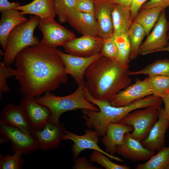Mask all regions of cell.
<instances>
[{"label":"cell","mask_w":169,"mask_h":169,"mask_svg":"<svg viewBox=\"0 0 169 169\" xmlns=\"http://www.w3.org/2000/svg\"><path fill=\"white\" fill-rule=\"evenodd\" d=\"M129 76L139 74L162 75L169 77V59H156L141 70L131 71H129Z\"/></svg>","instance_id":"484cf974"},{"label":"cell","mask_w":169,"mask_h":169,"mask_svg":"<svg viewBox=\"0 0 169 169\" xmlns=\"http://www.w3.org/2000/svg\"><path fill=\"white\" fill-rule=\"evenodd\" d=\"M157 120L151 129L147 137L141 142L143 146L148 150L154 152L159 151L165 144V134L169 127V121L164 108L158 109Z\"/></svg>","instance_id":"e0dca14e"},{"label":"cell","mask_w":169,"mask_h":169,"mask_svg":"<svg viewBox=\"0 0 169 169\" xmlns=\"http://www.w3.org/2000/svg\"><path fill=\"white\" fill-rule=\"evenodd\" d=\"M166 169H169V164L166 167Z\"/></svg>","instance_id":"bcb514c9"},{"label":"cell","mask_w":169,"mask_h":169,"mask_svg":"<svg viewBox=\"0 0 169 169\" xmlns=\"http://www.w3.org/2000/svg\"><path fill=\"white\" fill-rule=\"evenodd\" d=\"M43 34L40 43L50 48L63 46L75 37L74 33L63 27L54 19L39 18L38 25Z\"/></svg>","instance_id":"52a82bcc"},{"label":"cell","mask_w":169,"mask_h":169,"mask_svg":"<svg viewBox=\"0 0 169 169\" xmlns=\"http://www.w3.org/2000/svg\"><path fill=\"white\" fill-rule=\"evenodd\" d=\"M146 78L152 95L162 98L169 90V77L150 75Z\"/></svg>","instance_id":"f546056e"},{"label":"cell","mask_w":169,"mask_h":169,"mask_svg":"<svg viewBox=\"0 0 169 169\" xmlns=\"http://www.w3.org/2000/svg\"><path fill=\"white\" fill-rule=\"evenodd\" d=\"M110 0H97V1H100V2H104L107 3Z\"/></svg>","instance_id":"f6af8a7d"},{"label":"cell","mask_w":169,"mask_h":169,"mask_svg":"<svg viewBox=\"0 0 169 169\" xmlns=\"http://www.w3.org/2000/svg\"><path fill=\"white\" fill-rule=\"evenodd\" d=\"M128 34L129 37L131 51L130 59H136L139 55L140 47L145 36L146 35L145 30L140 24L133 21L131 26Z\"/></svg>","instance_id":"4316f807"},{"label":"cell","mask_w":169,"mask_h":169,"mask_svg":"<svg viewBox=\"0 0 169 169\" xmlns=\"http://www.w3.org/2000/svg\"><path fill=\"white\" fill-rule=\"evenodd\" d=\"M0 122L15 126L28 134L33 131L25 112L19 105L9 103L4 106L0 112Z\"/></svg>","instance_id":"ac0fdd59"},{"label":"cell","mask_w":169,"mask_h":169,"mask_svg":"<svg viewBox=\"0 0 169 169\" xmlns=\"http://www.w3.org/2000/svg\"><path fill=\"white\" fill-rule=\"evenodd\" d=\"M169 6L163 5L146 9L141 8L133 21L142 26L148 36L162 11Z\"/></svg>","instance_id":"d4e9b609"},{"label":"cell","mask_w":169,"mask_h":169,"mask_svg":"<svg viewBox=\"0 0 169 169\" xmlns=\"http://www.w3.org/2000/svg\"><path fill=\"white\" fill-rule=\"evenodd\" d=\"M133 129L132 126L120 122L108 124L105 134L101 140L106 152L114 156L116 153V146L121 145L123 142L125 134L132 131Z\"/></svg>","instance_id":"d6986e66"},{"label":"cell","mask_w":169,"mask_h":169,"mask_svg":"<svg viewBox=\"0 0 169 169\" xmlns=\"http://www.w3.org/2000/svg\"><path fill=\"white\" fill-rule=\"evenodd\" d=\"M21 6L18 2L10 3L8 0H0V11L14 9L15 8Z\"/></svg>","instance_id":"ab89813d"},{"label":"cell","mask_w":169,"mask_h":169,"mask_svg":"<svg viewBox=\"0 0 169 169\" xmlns=\"http://www.w3.org/2000/svg\"><path fill=\"white\" fill-rule=\"evenodd\" d=\"M163 102L164 104L166 116L169 121V90L162 98Z\"/></svg>","instance_id":"60d3db41"},{"label":"cell","mask_w":169,"mask_h":169,"mask_svg":"<svg viewBox=\"0 0 169 169\" xmlns=\"http://www.w3.org/2000/svg\"><path fill=\"white\" fill-rule=\"evenodd\" d=\"M0 133L2 136L7 138L11 142L13 153L19 151L26 155L39 149L37 141L31 134L26 133L15 126L0 122Z\"/></svg>","instance_id":"ba28073f"},{"label":"cell","mask_w":169,"mask_h":169,"mask_svg":"<svg viewBox=\"0 0 169 169\" xmlns=\"http://www.w3.org/2000/svg\"><path fill=\"white\" fill-rule=\"evenodd\" d=\"M84 94L90 102L98 106L99 111L81 110L83 115L82 118L85 120L87 127L96 130L100 136H102L105 135L109 123L119 122L128 114L137 109L147 107L158 109L163 102L161 97L151 95L137 99L127 105L116 107L111 105L109 100L95 99L86 90Z\"/></svg>","instance_id":"3957f363"},{"label":"cell","mask_w":169,"mask_h":169,"mask_svg":"<svg viewBox=\"0 0 169 169\" xmlns=\"http://www.w3.org/2000/svg\"><path fill=\"white\" fill-rule=\"evenodd\" d=\"M58 53L64 64L66 72L72 76L78 85L84 82V74L89 66L103 57L100 53L89 57L74 55L58 49Z\"/></svg>","instance_id":"8fae6325"},{"label":"cell","mask_w":169,"mask_h":169,"mask_svg":"<svg viewBox=\"0 0 169 169\" xmlns=\"http://www.w3.org/2000/svg\"><path fill=\"white\" fill-rule=\"evenodd\" d=\"M113 25V36L127 34L133 21L131 18L130 6L118 4L111 5Z\"/></svg>","instance_id":"603a6c76"},{"label":"cell","mask_w":169,"mask_h":169,"mask_svg":"<svg viewBox=\"0 0 169 169\" xmlns=\"http://www.w3.org/2000/svg\"><path fill=\"white\" fill-rule=\"evenodd\" d=\"M169 164V146H164L145 163L139 164L136 169H166Z\"/></svg>","instance_id":"83f0119b"},{"label":"cell","mask_w":169,"mask_h":169,"mask_svg":"<svg viewBox=\"0 0 169 169\" xmlns=\"http://www.w3.org/2000/svg\"><path fill=\"white\" fill-rule=\"evenodd\" d=\"M95 0V1H97V0Z\"/></svg>","instance_id":"c3c4849f"},{"label":"cell","mask_w":169,"mask_h":169,"mask_svg":"<svg viewBox=\"0 0 169 169\" xmlns=\"http://www.w3.org/2000/svg\"><path fill=\"white\" fill-rule=\"evenodd\" d=\"M95 16L99 29V36L104 39L113 35L112 6L107 3L97 1H95Z\"/></svg>","instance_id":"44dd1931"},{"label":"cell","mask_w":169,"mask_h":169,"mask_svg":"<svg viewBox=\"0 0 169 169\" xmlns=\"http://www.w3.org/2000/svg\"><path fill=\"white\" fill-rule=\"evenodd\" d=\"M104 39L100 36L82 35L75 37L63 46L66 53L78 56L89 57L100 53Z\"/></svg>","instance_id":"7c38bea8"},{"label":"cell","mask_w":169,"mask_h":169,"mask_svg":"<svg viewBox=\"0 0 169 169\" xmlns=\"http://www.w3.org/2000/svg\"><path fill=\"white\" fill-rule=\"evenodd\" d=\"M158 109L147 107L144 109H137L125 116L120 122L132 126L133 136L140 142L147 137L151 129L158 119Z\"/></svg>","instance_id":"8992f818"},{"label":"cell","mask_w":169,"mask_h":169,"mask_svg":"<svg viewBox=\"0 0 169 169\" xmlns=\"http://www.w3.org/2000/svg\"><path fill=\"white\" fill-rule=\"evenodd\" d=\"M168 39H169V32L168 33Z\"/></svg>","instance_id":"7dc6e473"},{"label":"cell","mask_w":169,"mask_h":169,"mask_svg":"<svg viewBox=\"0 0 169 169\" xmlns=\"http://www.w3.org/2000/svg\"><path fill=\"white\" fill-rule=\"evenodd\" d=\"M73 169H102L94 166L85 157H78L74 161Z\"/></svg>","instance_id":"8d00e7d4"},{"label":"cell","mask_w":169,"mask_h":169,"mask_svg":"<svg viewBox=\"0 0 169 169\" xmlns=\"http://www.w3.org/2000/svg\"><path fill=\"white\" fill-rule=\"evenodd\" d=\"M169 29V22L164 9L161 13L152 31L141 45L139 55L159 52L166 47L168 43L167 32Z\"/></svg>","instance_id":"30bf717a"},{"label":"cell","mask_w":169,"mask_h":169,"mask_svg":"<svg viewBox=\"0 0 169 169\" xmlns=\"http://www.w3.org/2000/svg\"><path fill=\"white\" fill-rule=\"evenodd\" d=\"M14 9L21 11L24 15L30 14L41 18L54 19L56 15L53 0H33Z\"/></svg>","instance_id":"cb8c5ba5"},{"label":"cell","mask_w":169,"mask_h":169,"mask_svg":"<svg viewBox=\"0 0 169 169\" xmlns=\"http://www.w3.org/2000/svg\"><path fill=\"white\" fill-rule=\"evenodd\" d=\"M163 5L169 6V0H149L142 5L141 8L146 9Z\"/></svg>","instance_id":"f35d334b"},{"label":"cell","mask_w":169,"mask_h":169,"mask_svg":"<svg viewBox=\"0 0 169 169\" xmlns=\"http://www.w3.org/2000/svg\"><path fill=\"white\" fill-rule=\"evenodd\" d=\"M100 53L103 57L118 61V49L115 38L113 36L104 39Z\"/></svg>","instance_id":"e575fe53"},{"label":"cell","mask_w":169,"mask_h":169,"mask_svg":"<svg viewBox=\"0 0 169 169\" xmlns=\"http://www.w3.org/2000/svg\"><path fill=\"white\" fill-rule=\"evenodd\" d=\"M156 152L144 147L140 141L133 136L131 132L125 134L123 144L116 147V153L132 161H148Z\"/></svg>","instance_id":"9a60e30c"},{"label":"cell","mask_w":169,"mask_h":169,"mask_svg":"<svg viewBox=\"0 0 169 169\" xmlns=\"http://www.w3.org/2000/svg\"><path fill=\"white\" fill-rule=\"evenodd\" d=\"M66 130L63 123L54 124L48 121L42 129L34 131L31 135L37 141L39 149L47 151L59 146Z\"/></svg>","instance_id":"4fadbf2b"},{"label":"cell","mask_w":169,"mask_h":169,"mask_svg":"<svg viewBox=\"0 0 169 169\" xmlns=\"http://www.w3.org/2000/svg\"><path fill=\"white\" fill-rule=\"evenodd\" d=\"M115 38L118 50V61L124 65L129 66L131 46L128 34H122Z\"/></svg>","instance_id":"4dcf8cb0"},{"label":"cell","mask_w":169,"mask_h":169,"mask_svg":"<svg viewBox=\"0 0 169 169\" xmlns=\"http://www.w3.org/2000/svg\"><path fill=\"white\" fill-rule=\"evenodd\" d=\"M15 69L10 65H6L3 61L0 62V100L3 98V94L9 92L10 89L7 82V79L15 76Z\"/></svg>","instance_id":"836d02e7"},{"label":"cell","mask_w":169,"mask_h":169,"mask_svg":"<svg viewBox=\"0 0 169 169\" xmlns=\"http://www.w3.org/2000/svg\"><path fill=\"white\" fill-rule=\"evenodd\" d=\"M148 0H132L130 5L131 18L133 22L138 14L140 9Z\"/></svg>","instance_id":"74e56055"},{"label":"cell","mask_w":169,"mask_h":169,"mask_svg":"<svg viewBox=\"0 0 169 169\" xmlns=\"http://www.w3.org/2000/svg\"><path fill=\"white\" fill-rule=\"evenodd\" d=\"M165 51L169 52V43H168L167 45L163 49H161L160 51Z\"/></svg>","instance_id":"ee69618b"},{"label":"cell","mask_w":169,"mask_h":169,"mask_svg":"<svg viewBox=\"0 0 169 169\" xmlns=\"http://www.w3.org/2000/svg\"><path fill=\"white\" fill-rule=\"evenodd\" d=\"M23 154L19 151L13 155L8 154L5 156L0 155V169H22L24 163Z\"/></svg>","instance_id":"1f68e13d"},{"label":"cell","mask_w":169,"mask_h":169,"mask_svg":"<svg viewBox=\"0 0 169 169\" xmlns=\"http://www.w3.org/2000/svg\"><path fill=\"white\" fill-rule=\"evenodd\" d=\"M76 10L81 12L95 15V0H76Z\"/></svg>","instance_id":"d590c367"},{"label":"cell","mask_w":169,"mask_h":169,"mask_svg":"<svg viewBox=\"0 0 169 169\" xmlns=\"http://www.w3.org/2000/svg\"><path fill=\"white\" fill-rule=\"evenodd\" d=\"M129 66L103 57L93 62L84 76V85L91 96L99 100H109L130 85Z\"/></svg>","instance_id":"7a4b0ae2"},{"label":"cell","mask_w":169,"mask_h":169,"mask_svg":"<svg viewBox=\"0 0 169 169\" xmlns=\"http://www.w3.org/2000/svg\"><path fill=\"white\" fill-rule=\"evenodd\" d=\"M14 65V76L23 96L39 97L68 83V74L58 49L47 47L40 42L22 50L15 59Z\"/></svg>","instance_id":"6da1fadb"},{"label":"cell","mask_w":169,"mask_h":169,"mask_svg":"<svg viewBox=\"0 0 169 169\" xmlns=\"http://www.w3.org/2000/svg\"><path fill=\"white\" fill-rule=\"evenodd\" d=\"M39 19L38 17L31 15L27 21L18 25L10 33L3 54V61L6 65H11L14 63L17 55L23 49L40 42L33 35Z\"/></svg>","instance_id":"5b68a950"},{"label":"cell","mask_w":169,"mask_h":169,"mask_svg":"<svg viewBox=\"0 0 169 169\" xmlns=\"http://www.w3.org/2000/svg\"><path fill=\"white\" fill-rule=\"evenodd\" d=\"M100 136L96 130L90 128L86 129L85 134L82 135H78L66 130L62 140H70L73 141L71 151L74 161L78 157L82 151L90 149L101 152L112 159L123 163L124 161L121 159L108 154L99 147L98 143L100 141Z\"/></svg>","instance_id":"9c48e42d"},{"label":"cell","mask_w":169,"mask_h":169,"mask_svg":"<svg viewBox=\"0 0 169 169\" xmlns=\"http://www.w3.org/2000/svg\"><path fill=\"white\" fill-rule=\"evenodd\" d=\"M84 82L78 85L72 94L63 96H56L50 92H45L44 96L36 97L38 103L47 107L50 112L48 121L59 123L61 115L65 112L78 109H88L98 111V108L86 98L84 92Z\"/></svg>","instance_id":"277c9868"},{"label":"cell","mask_w":169,"mask_h":169,"mask_svg":"<svg viewBox=\"0 0 169 169\" xmlns=\"http://www.w3.org/2000/svg\"><path fill=\"white\" fill-rule=\"evenodd\" d=\"M8 141H9V139L5 137L2 136L0 138V143L7 142Z\"/></svg>","instance_id":"7bdbcfd3"},{"label":"cell","mask_w":169,"mask_h":169,"mask_svg":"<svg viewBox=\"0 0 169 169\" xmlns=\"http://www.w3.org/2000/svg\"><path fill=\"white\" fill-rule=\"evenodd\" d=\"M56 15L60 23L68 21L70 14L76 10V0H53Z\"/></svg>","instance_id":"f1b7e54d"},{"label":"cell","mask_w":169,"mask_h":169,"mask_svg":"<svg viewBox=\"0 0 169 169\" xmlns=\"http://www.w3.org/2000/svg\"><path fill=\"white\" fill-rule=\"evenodd\" d=\"M68 22L82 35L99 36L96 20L93 14L75 10L70 14Z\"/></svg>","instance_id":"ffe728a7"},{"label":"cell","mask_w":169,"mask_h":169,"mask_svg":"<svg viewBox=\"0 0 169 169\" xmlns=\"http://www.w3.org/2000/svg\"><path fill=\"white\" fill-rule=\"evenodd\" d=\"M0 21V44L4 50L6 41L10 33L18 25L27 21L28 19L22 12L14 9L1 12Z\"/></svg>","instance_id":"7402d4cb"},{"label":"cell","mask_w":169,"mask_h":169,"mask_svg":"<svg viewBox=\"0 0 169 169\" xmlns=\"http://www.w3.org/2000/svg\"><path fill=\"white\" fill-rule=\"evenodd\" d=\"M132 0H110L107 3L111 5L120 4L130 6Z\"/></svg>","instance_id":"b9f144b4"},{"label":"cell","mask_w":169,"mask_h":169,"mask_svg":"<svg viewBox=\"0 0 169 169\" xmlns=\"http://www.w3.org/2000/svg\"><path fill=\"white\" fill-rule=\"evenodd\" d=\"M35 98L23 96L19 104L25 112L33 131L42 129L48 121L50 115L49 109L38 103Z\"/></svg>","instance_id":"5bb4252c"},{"label":"cell","mask_w":169,"mask_h":169,"mask_svg":"<svg viewBox=\"0 0 169 169\" xmlns=\"http://www.w3.org/2000/svg\"><path fill=\"white\" fill-rule=\"evenodd\" d=\"M151 95L146 78L143 80L136 78L134 84L119 92L109 101L112 106L122 107Z\"/></svg>","instance_id":"2e32d148"},{"label":"cell","mask_w":169,"mask_h":169,"mask_svg":"<svg viewBox=\"0 0 169 169\" xmlns=\"http://www.w3.org/2000/svg\"><path fill=\"white\" fill-rule=\"evenodd\" d=\"M107 156L102 152L95 150L92 152L90 160L93 162H96L106 169H129L130 167L125 165H120L110 160Z\"/></svg>","instance_id":"d6a6232c"}]
</instances>
